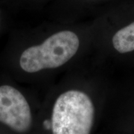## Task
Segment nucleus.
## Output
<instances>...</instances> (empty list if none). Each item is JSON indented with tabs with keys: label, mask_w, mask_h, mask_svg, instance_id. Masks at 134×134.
Returning <instances> with one entry per match:
<instances>
[{
	"label": "nucleus",
	"mask_w": 134,
	"mask_h": 134,
	"mask_svg": "<svg viewBox=\"0 0 134 134\" xmlns=\"http://www.w3.org/2000/svg\"><path fill=\"white\" fill-rule=\"evenodd\" d=\"M94 115L92 101L86 93L78 90L63 92L53 107V134H90Z\"/></svg>",
	"instance_id": "nucleus-1"
},
{
	"label": "nucleus",
	"mask_w": 134,
	"mask_h": 134,
	"mask_svg": "<svg viewBox=\"0 0 134 134\" xmlns=\"http://www.w3.org/2000/svg\"><path fill=\"white\" fill-rule=\"evenodd\" d=\"M79 39L71 31H62L52 35L43 43L25 50L20 57V66L33 73L63 66L76 54Z\"/></svg>",
	"instance_id": "nucleus-2"
},
{
	"label": "nucleus",
	"mask_w": 134,
	"mask_h": 134,
	"mask_svg": "<svg viewBox=\"0 0 134 134\" xmlns=\"http://www.w3.org/2000/svg\"><path fill=\"white\" fill-rule=\"evenodd\" d=\"M0 122L18 133L27 132L32 122L27 100L19 90L8 85L0 86Z\"/></svg>",
	"instance_id": "nucleus-3"
},
{
	"label": "nucleus",
	"mask_w": 134,
	"mask_h": 134,
	"mask_svg": "<svg viewBox=\"0 0 134 134\" xmlns=\"http://www.w3.org/2000/svg\"><path fill=\"white\" fill-rule=\"evenodd\" d=\"M113 45L120 53H127L134 50V23L120 29L113 37Z\"/></svg>",
	"instance_id": "nucleus-4"
},
{
	"label": "nucleus",
	"mask_w": 134,
	"mask_h": 134,
	"mask_svg": "<svg viewBox=\"0 0 134 134\" xmlns=\"http://www.w3.org/2000/svg\"><path fill=\"white\" fill-rule=\"evenodd\" d=\"M43 125H44V127H46V129H50V128H52V121L50 122L49 121H45L44 123H43Z\"/></svg>",
	"instance_id": "nucleus-5"
}]
</instances>
